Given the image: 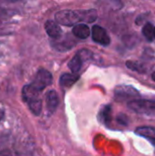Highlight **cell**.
<instances>
[{
    "label": "cell",
    "mask_w": 155,
    "mask_h": 156,
    "mask_svg": "<svg viewBox=\"0 0 155 156\" xmlns=\"http://www.w3.org/2000/svg\"><path fill=\"white\" fill-rule=\"evenodd\" d=\"M97 11L94 9L90 10H61L56 13L55 19L57 23L70 27V26H76L77 23L80 21H86L89 23L93 22L97 18Z\"/></svg>",
    "instance_id": "cell-1"
},
{
    "label": "cell",
    "mask_w": 155,
    "mask_h": 156,
    "mask_svg": "<svg viewBox=\"0 0 155 156\" xmlns=\"http://www.w3.org/2000/svg\"><path fill=\"white\" fill-rule=\"evenodd\" d=\"M39 92L31 84L24 86L22 90L23 100L28 105L33 114L38 116L42 111V101L39 98Z\"/></svg>",
    "instance_id": "cell-2"
},
{
    "label": "cell",
    "mask_w": 155,
    "mask_h": 156,
    "mask_svg": "<svg viewBox=\"0 0 155 156\" xmlns=\"http://www.w3.org/2000/svg\"><path fill=\"white\" fill-rule=\"evenodd\" d=\"M128 108L138 114L152 115L155 113V101L146 99L133 100L128 103Z\"/></svg>",
    "instance_id": "cell-3"
},
{
    "label": "cell",
    "mask_w": 155,
    "mask_h": 156,
    "mask_svg": "<svg viewBox=\"0 0 155 156\" xmlns=\"http://www.w3.org/2000/svg\"><path fill=\"white\" fill-rule=\"evenodd\" d=\"M52 81H53V78H52L51 73L47 69H40L37 72V74L35 76V79H34L33 82L31 83V85L36 90H37L38 91H41L46 87L51 85Z\"/></svg>",
    "instance_id": "cell-4"
},
{
    "label": "cell",
    "mask_w": 155,
    "mask_h": 156,
    "mask_svg": "<svg viewBox=\"0 0 155 156\" xmlns=\"http://www.w3.org/2000/svg\"><path fill=\"white\" fill-rule=\"evenodd\" d=\"M91 55L92 53L90 52V50H88V49H81L78 51V53L69 62V68L73 72V74L77 73L80 69L83 62L90 59Z\"/></svg>",
    "instance_id": "cell-5"
},
{
    "label": "cell",
    "mask_w": 155,
    "mask_h": 156,
    "mask_svg": "<svg viewBox=\"0 0 155 156\" xmlns=\"http://www.w3.org/2000/svg\"><path fill=\"white\" fill-rule=\"evenodd\" d=\"M91 33H92V38L95 42L100 43L104 46H107L110 44L111 38H110L107 31L103 27L96 25L92 27Z\"/></svg>",
    "instance_id": "cell-6"
},
{
    "label": "cell",
    "mask_w": 155,
    "mask_h": 156,
    "mask_svg": "<svg viewBox=\"0 0 155 156\" xmlns=\"http://www.w3.org/2000/svg\"><path fill=\"white\" fill-rule=\"evenodd\" d=\"M115 95L117 98H128V97H136L139 96V91L132 86L129 85H121L116 87Z\"/></svg>",
    "instance_id": "cell-7"
},
{
    "label": "cell",
    "mask_w": 155,
    "mask_h": 156,
    "mask_svg": "<svg viewBox=\"0 0 155 156\" xmlns=\"http://www.w3.org/2000/svg\"><path fill=\"white\" fill-rule=\"evenodd\" d=\"M45 30L47 32V34L54 39H59L61 37L62 35V29L61 27L58 26V24L55 21L52 20H48L45 23Z\"/></svg>",
    "instance_id": "cell-8"
},
{
    "label": "cell",
    "mask_w": 155,
    "mask_h": 156,
    "mask_svg": "<svg viewBox=\"0 0 155 156\" xmlns=\"http://www.w3.org/2000/svg\"><path fill=\"white\" fill-rule=\"evenodd\" d=\"M135 133L136 134L146 138L153 145L155 151V129L149 126H143V127L137 128Z\"/></svg>",
    "instance_id": "cell-9"
},
{
    "label": "cell",
    "mask_w": 155,
    "mask_h": 156,
    "mask_svg": "<svg viewBox=\"0 0 155 156\" xmlns=\"http://www.w3.org/2000/svg\"><path fill=\"white\" fill-rule=\"evenodd\" d=\"M46 102H47L48 111L50 113H53L57 110V108L58 106V103H59L58 96V94H57V92L55 90H49L47 93Z\"/></svg>",
    "instance_id": "cell-10"
},
{
    "label": "cell",
    "mask_w": 155,
    "mask_h": 156,
    "mask_svg": "<svg viewBox=\"0 0 155 156\" xmlns=\"http://www.w3.org/2000/svg\"><path fill=\"white\" fill-rule=\"evenodd\" d=\"M98 119L103 125H109L111 121V107L110 105H104L100 111Z\"/></svg>",
    "instance_id": "cell-11"
},
{
    "label": "cell",
    "mask_w": 155,
    "mask_h": 156,
    "mask_svg": "<svg viewBox=\"0 0 155 156\" xmlns=\"http://www.w3.org/2000/svg\"><path fill=\"white\" fill-rule=\"evenodd\" d=\"M72 33L77 37L85 39V38L89 37V36L90 34V29L85 24H77L76 26L73 27Z\"/></svg>",
    "instance_id": "cell-12"
},
{
    "label": "cell",
    "mask_w": 155,
    "mask_h": 156,
    "mask_svg": "<svg viewBox=\"0 0 155 156\" xmlns=\"http://www.w3.org/2000/svg\"><path fill=\"white\" fill-rule=\"evenodd\" d=\"M79 79V75L65 73V74L61 75V77L59 79V84L62 88H69L74 83H76Z\"/></svg>",
    "instance_id": "cell-13"
},
{
    "label": "cell",
    "mask_w": 155,
    "mask_h": 156,
    "mask_svg": "<svg viewBox=\"0 0 155 156\" xmlns=\"http://www.w3.org/2000/svg\"><path fill=\"white\" fill-rule=\"evenodd\" d=\"M75 43H76L75 41L71 40L69 37H67L64 40L58 39L57 41H54L52 45L56 49L60 50V51H65V50L70 49L73 46H75Z\"/></svg>",
    "instance_id": "cell-14"
},
{
    "label": "cell",
    "mask_w": 155,
    "mask_h": 156,
    "mask_svg": "<svg viewBox=\"0 0 155 156\" xmlns=\"http://www.w3.org/2000/svg\"><path fill=\"white\" fill-rule=\"evenodd\" d=\"M143 34L146 37L147 40L153 41L154 39V27L151 23H147L144 25L143 28Z\"/></svg>",
    "instance_id": "cell-15"
},
{
    "label": "cell",
    "mask_w": 155,
    "mask_h": 156,
    "mask_svg": "<svg viewBox=\"0 0 155 156\" xmlns=\"http://www.w3.org/2000/svg\"><path fill=\"white\" fill-rule=\"evenodd\" d=\"M126 66L130 69H132L133 71H136V72H139V73H144L146 71L145 67L143 64H140L139 62H136V61L129 60V61L126 62Z\"/></svg>",
    "instance_id": "cell-16"
},
{
    "label": "cell",
    "mask_w": 155,
    "mask_h": 156,
    "mask_svg": "<svg viewBox=\"0 0 155 156\" xmlns=\"http://www.w3.org/2000/svg\"><path fill=\"white\" fill-rule=\"evenodd\" d=\"M117 121H118L121 124H122V125H127V124H128L127 117L124 116V115H121L120 117H118V118H117Z\"/></svg>",
    "instance_id": "cell-17"
},
{
    "label": "cell",
    "mask_w": 155,
    "mask_h": 156,
    "mask_svg": "<svg viewBox=\"0 0 155 156\" xmlns=\"http://www.w3.org/2000/svg\"><path fill=\"white\" fill-rule=\"evenodd\" d=\"M0 156H15L13 154V153L9 150H5L0 152Z\"/></svg>",
    "instance_id": "cell-18"
},
{
    "label": "cell",
    "mask_w": 155,
    "mask_h": 156,
    "mask_svg": "<svg viewBox=\"0 0 155 156\" xmlns=\"http://www.w3.org/2000/svg\"><path fill=\"white\" fill-rule=\"evenodd\" d=\"M4 116H5V113H4L3 110H2V109H0V122H2V120L4 119Z\"/></svg>",
    "instance_id": "cell-19"
},
{
    "label": "cell",
    "mask_w": 155,
    "mask_h": 156,
    "mask_svg": "<svg viewBox=\"0 0 155 156\" xmlns=\"http://www.w3.org/2000/svg\"><path fill=\"white\" fill-rule=\"evenodd\" d=\"M152 78H153V80L155 81V71L153 73V75H152Z\"/></svg>",
    "instance_id": "cell-20"
},
{
    "label": "cell",
    "mask_w": 155,
    "mask_h": 156,
    "mask_svg": "<svg viewBox=\"0 0 155 156\" xmlns=\"http://www.w3.org/2000/svg\"><path fill=\"white\" fill-rule=\"evenodd\" d=\"M4 13H5V11H4L2 8H0V15H3Z\"/></svg>",
    "instance_id": "cell-21"
},
{
    "label": "cell",
    "mask_w": 155,
    "mask_h": 156,
    "mask_svg": "<svg viewBox=\"0 0 155 156\" xmlns=\"http://www.w3.org/2000/svg\"><path fill=\"white\" fill-rule=\"evenodd\" d=\"M154 37H155V27H154Z\"/></svg>",
    "instance_id": "cell-22"
}]
</instances>
